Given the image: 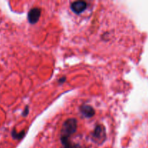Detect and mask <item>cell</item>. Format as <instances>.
Listing matches in <instances>:
<instances>
[{
	"label": "cell",
	"mask_w": 148,
	"mask_h": 148,
	"mask_svg": "<svg viewBox=\"0 0 148 148\" xmlns=\"http://www.w3.org/2000/svg\"><path fill=\"white\" fill-rule=\"evenodd\" d=\"M77 128V121L75 119H69L62 125L61 130V138H67L74 134Z\"/></svg>",
	"instance_id": "6da1fadb"
},
{
	"label": "cell",
	"mask_w": 148,
	"mask_h": 148,
	"mask_svg": "<svg viewBox=\"0 0 148 148\" xmlns=\"http://www.w3.org/2000/svg\"><path fill=\"white\" fill-rule=\"evenodd\" d=\"M106 138V130L103 126L98 125L92 133V140L95 143L101 144L105 141Z\"/></svg>",
	"instance_id": "7a4b0ae2"
},
{
	"label": "cell",
	"mask_w": 148,
	"mask_h": 148,
	"mask_svg": "<svg viewBox=\"0 0 148 148\" xmlns=\"http://www.w3.org/2000/svg\"><path fill=\"white\" fill-rule=\"evenodd\" d=\"M40 14H41L40 9L38 8V7L31 9L29 11L28 14H27V19H28L29 23H31V24H35V23H37L40 18Z\"/></svg>",
	"instance_id": "3957f363"
},
{
	"label": "cell",
	"mask_w": 148,
	"mask_h": 148,
	"mask_svg": "<svg viewBox=\"0 0 148 148\" xmlns=\"http://www.w3.org/2000/svg\"><path fill=\"white\" fill-rule=\"evenodd\" d=\"M87 8V3L84 1H74L71 4V10L75 14H80Z\"/></svg>",
	"instance_id": "277c9868"
},
{
	"label": "cell",
	"mask_w": 148,
	"mask_h": 148,
	"mask_svg": "<svg viewBox=\"0 0 148 148\" xmlns=\"http://www.w3.org/2000/svg\"><path fill=\"white\" fill-rule=\"evenodd\" d=\"M80 111L85 118H91L95 114V111L92 106L89 105H82L80 107Z\"/></svg>",
	"instance_id": "5b68a950"
},
{
	"label": "cell",
	"mask_w": 148,
	"mask_h": 148,
	"mask_svg": "<svg viewBox=\"0 0 148 148\" xmlns=\"http://www.w3.org/2000/svg\"><path fill=\"white\" fill-rule=\"evenodd\" d=\"M61 143L64 148H81L80 145L78 144H72L69 139L67 138H60Z\"/></svg>",
	"instance_id": "8992f818"
},
{
	"label": "cell",
	"mask_w": 148,
	"mask_h": 148,
	"mask_svg": "<svg viewBox=\"0 0 148 148\" xmlns=\"http://www.w3.org/2000/svg\"><path fill=\"white\" fill-rule=\"evenodd\" d=\"M12 135L13 138L16 139V140H20V139L23 138L25 135V132L23 131V132H20V133H17L15 132V130H13L12 132Z\"/></svg>",
	"instance_id": "52a82bcc"
},
{
	"label": "cell",
	"mask_w": 148,
	"mask_h": 148,
	"mask_svg": "<svg viewBox=\"0 0 148 148\" xmlns=\"http://www.w3.org/2000/svg\"><path fill=\"white\" fill-rule=\"evenodd\" d=\"M29 113V107L28 106H26L25 107V109L24 110V111L23 112V114H22V115L23 116H26Z\"/></svg>",
	"instance_id": "ba28073f"
},
{
	"label": "cell",
	"mask_w": 148,
	"mask_h": 148,
	"mask_svg": "<svg viewBox=\"0 0 148 148\" xmlns=\"http://www.w3.org/2000/svg\"><path fill=\"white\" fill-rule=\"evenodd\" d=\"M65 80H66V77H64L63 78H61V79H59V82H60V83H63V82H64Z\"/></svg>",
	"instance_id": "9c48e42d"
}]
</instances>
